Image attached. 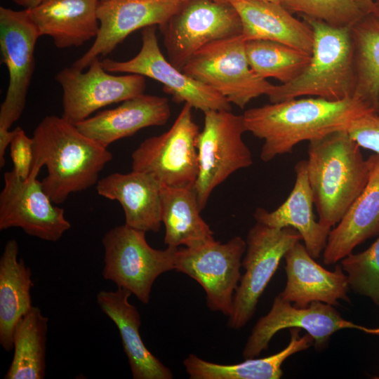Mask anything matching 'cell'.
<instances>
[{
    "instance_id": "cell-1",
    "label": "cell",
    "mask_w": 379,
    "mask_h": 379,
    "mask_svg": "<svg viewBox=\"0 0 379 379\" xmlns=\"http://www.w3.org/2000/svg\"><path fill=\"white\" fill-rule=\"evenodd\" d=\"M375 111L354 98L328 100L298 98L246 110V131L263 140L260 159L267 162L290 153L295 145L347 130L360 116Z\"/></svg>"
},
{
    "instance_id": "cell-2",
    "label": "cell",
    "mask_w": 379,
    "mask_h": 379,
    "mask_svg": "<svg viewBox=\"0 0 379 379\" xmlns=\"http://www.w3.org/2000/svg\"><path fill=\"white\" fill-rule=\"evenodd\" d=\"M33 161L29 177H37L46 166L42 187L55 204L69 195L97 184L99 174L112 159V154L82 133L62 116L48 115L33 133Z\"/></svg>"
},
{
    "instance_id": "cell-3",
    "label": "cell",
    "mask_w": 379,
    "mask_h": 379,
    "mask_svg": "<svg viewBox=\"0 0 379 379\" xmlns=\"http://www.w3.org/2000/svg\"><path fill=\"white\" fill-rule=\"evenodd\" d=\"M307 173L319 220L335 226L365 187L368 165L347 130L309 142Z\"/></svg>"
},
{
    "instance_id": "cell-4",
    "label": "cell",
    "mask_w": 379,
    "mask_h": 379,
    "mask_svg": "<svg viewBox=\"0 0 379 379\" xmlns=\"http://www.w3.org/2000/svg\"><path fill=\"white\" fill-rule=\"evenodd\" d=\"M313 31L309 64L294 80L274 85L267 95L270 102L303 96L328 100L353 98L354 72L350 27H335L304 18Z\"/></svg>"
},
{
    "instance_id": "cell-5",
    "label": "cell",
    "mask_w": 379,
    "mask_h": 379,
    "mask_svg": "<svg viewBox=\"0 0 379 379\" xmlns=\"http://www.w3.org/2000/svg\"><path fill=\"white\" fill-rule=\"evenodd\" d=\"M145 233L124 224L110 229L102 239L103 278L129 291L143 304L149 302L157 278L175 270L178 248L154 249L147 242Z\"/></svg>"
},
{
    "instance_id": "cell-6",
    "label": "cell",
    "mask_w": 379,
    "mask_h": 379,
    "mask_svg": "<svg viewBox=\"0 0 379 379\" xmlns=\"http://www.w3.org/2000/svg\"><path fill=\"white\" fill-rule=\"evenodd\" d=\"M204 113V127L197 142L199 171L193 186L201 210L216 187L253 164L252 153L243 140L246 131L243 116L231 110Z\"/></svg>"
},
{
    "instance_id": "cell-7",
    "label": "cell",
    "mask_w": 379,
    "mask_h": 379,
    "mask_svg": "<svg viewBox=\"0 0 379 379\" xmlns=\"http://www.w3.org/2000/svg\"><path fill=\"white\" fill-rule=\"evenodd\" d=\"M243 36L210 43L195 52L182 71L244 109L253 99L267 95L273 84L251 69Z\"/></svg>"
},
{
    "instance_id": "cell-8",
    "label": "cell",
    "mask_w": 379,
    "mask_h": 379,
    "mask_svg": "<svg viewBox=\"0 0 379 379\" xmlns=\"http://www.w3.org/2000/svg\"><path fill=\"white\" fill-rule=\"evenodd\" d=\"M193 107L184 103L171 127L145 139L131 154L132 171L154 177L163 185L193 187L199 164L197 142L200 132Z\"/></svg>"
},
{
    "instance_id": "cell-9",
    "label": "cell",
    "mask_w": 379,
    "mask_h": 379,
    "mask_svg": "<svg viewBox=\"0 0 379 379\" xmlns=\"http://www.w3.org/2000/svg\"><path fill=\"white\" fill-rule=\"evenodd\" d=\"M160 29L169 62L182 70L206 45L242 33L240 17L229 2L187 0Z\"/></svg>"
},
{
    "instance_id": "cell-10",
    "label": "cell",
    "mask_w": 379,
    "mask_h": 379,
    "mask_svg": "<svg viewBox=\"0 0 379 379\" xmlns=\"http://www.w3.org/2000/svg\"><path fill=\"white\" fill-rule=\"evenodd\" d=\"M300 234L292 227L277 229L256 223L249 230L241 266L244 274L235 291L228 326L239 329L253 317L258 300L286 253Z\"/></svg>"
},
{
    "instance_id": "cell-11",
    "label": "cell",
    "mask_w": 379,
    "mask_h": 379,
    "mask_svg": "<svg viewBox=\"0 0 379 379\" xmlns=\"http://www.w3.org/2000/svg\"><path fill=\"white\" fill-rule=\"evenodd\" d=\"M246 249V241L239 236L223 244L214 240L197 247L178 248L174 270L187 274L202 286L211 310L230 317Z\"/></svg>"
},
{
    "instance_id": "cell-12",
    "label": "cell",
    "mask_w": 379,
    "mask_h": 379,
    "mask_svg": "<svg viewBox=\"0 0 379 379\" xmlns=\"http://www.w3.org/2000/svg\"><path fill=\"white\" fill-rule=\"evenodd\" d=\"M38 29L27 9L0 7L1 60L8 72V85L0 107V131H8L20 117L35 67Z\"/></svg>"
},
{
    "instance_id": "cell-13",
    "label": "cell",
    "mask_w": 379,
    "mask_h": 379,
    "mask_svg": "<svg viewBox=\"0 0 379 379\" xmlns=\"http://www.w3.org/2000/svg\"><path fill=\"white\" fill-rule=\"evenodd\" d=\"M156 26L142 30V46L138 53L126 61L101 60L110 73L135 74L153 79L163 84V90L176 103H187L203 112L231 110V104L218 92L189 77L173 65L162 54L156 35Z\"/></svg>"
},
{
    "instance_id": "cell-14",
    "label": "cell",
    "mask_w": 379,
    "mask_h": 379,
    "mask_svg": "<svg viewBox=\"0 0 379 379\" xmlns=\"http://www.w3.org/2000/svg\"><path fill=\"white\" fill-rule=\"evenodd\" d=\"M86 72L72 67L58 72L55 79L62 89V117L73 124L113 103L124 102L144 93L143 76L114 75L106 71L98 58Z\"/></svg>"
},
{
    "instance_id": "cell-15",
    "label": "cell",
    "mask_w": 379,
    "mask_h": 379,
    "mask_svg": "<svg viewBox=\"0 0 379 379\" xmlns=\"http://www.w3.org/2000/svg\"><path fill=\"white\" fill-rule=\"evenodd\" d=\"M0 230L20 227L27 234L55 242L70 227L65 210L55 206L37 177L24 179L13 169L4 175Z\"/></svg>"
},
{
    "instance_id": "cell-16",
    "label": "cell",
    "mask_w": 379,
    "mask_h": 379,
    "mask_svg": "<svg viewBox=\"0 0 379 379\" xmlns=\"http://www.w3.org/2000/svg\"><path fill=\"white\" fill-rule=\"evenodd\" d=\"M300 328L312 338L316 348L325 347L330 337L344 328H355L368 333L369 328L343 318L333 305L312 302L306 307L292 305L279 295L273 300L270 312L255 324L243 350V357H258L268 348L274 335L284 328Z\"/></svg>"
},
{
    "instance_id": "cell-17",
    "label": "cell",
    "mask_w": 379,
    "mask_h": 379,
    "mask_svg": "<svg viewBox=\"0 0 379 379\" xmlns=\"http://www.w3.org/2000/svg\"><path fill=\"white\" fill-rule=\"evenodd\" d=\"M181 0H107L98 8L100 28L90 48L72 65L82 70L98 56L111 53L130 34L164 25L179 9Z\"/></svg>"
},
{
    "instance_id": "cell-18",
    "label": "cell",
    "mask_w": 379,
    "mask_h": 379,
    "mask_svg": "<svg viewBox=\"0 0 379 379\" xmlns=\"http://www.w3.org/2000/svg\"><path fill=\"white\" fill-rule=\"evenodd\" d=\"M286 284L279 295L298 307L312 302L336 305L338 300L350 302L347 277L341 265L329 271L317 263L300 241L285 254Z\"/></svg>"
},
{
    "instance_id": "cell-19",
    "label": "cell",
    "mask_w": 379,
    "mask_h": 379,
    "mask_svg": "<svg viewBox=\"0 0 379 379\" xmlns=\"http://www.w3.org/2000/svg\"><path fill=\"white\" fill-rule=\"evenodd\" d=\"M368 179L356 200L331 229L323 251L324 263L333 265L367 239L379 235V154L367 159Z\"/></svg>"
},
{
    "instance_id": "cell-20",
    "label": "cell",
    "mask_w": 379,
    "mask_h": 379,
    "mask_svg": "<svg viewBox=\"0 0 379 379\" xmlns=\"http://www.w3.org/2000/svg\"><path fill=\"white\" fill-rule=\"evenodd\" d=\"M170 117L167 98L143 93L75 125L85 135L107 148L112 142L142 128L164 125Z\"/></svg>"
},
{
    "instance_id": "cell-21",
    "label": "cell",
    "mask_w": 379,
    "mask_h": 379,
    "mask_svg": "<svg viewBox=\"0 0 379 379\" xmlns=\"http://www.w3.org/2000/svg\"><path fill=\"white\" fill-rule=\"evenodd\" d=\"M161 186L152 175L131 171L114 173L100 179L96 190L100 196L121 204L126 225L145 232H157L162 223Z\"/></svg>"
},
{
    "instance_id": "cell-22",
    "label": "cell",
    "mask_w": 379,
    "mask_h": 379,
    "mask_svg": "<svg viewBox=\"0 0 379 379\" xmlns=\"http://www.w3.org/2000/svg\"><path fill=\"white\" fill-rule=\"evenodd\" d=\"M295 172V183L287 199L272 211L258 208L254 218L256 222L270 227H292L297 230L308 253L316 259L323 253L331 228L315 220L306 160L297 163Z\"/></svg>"
},
{
    "instance_id": "cell-23",
    "label": "cell",
    "mask_w": 379,
    "mask_h": 379,
    "mask_svg": "<svg viewBox=\"0 0 379 379\" xmlns=\"http://www.w3.org/2000/svg\"><path fill=\"white\" fill-rule=\"evenodd\" d=\"M132 293L124 288L100 291L96 300L100 310L114 323L134 379H172L173 375L145 345L139 328L138 309L128 301Z\"/></svg>"
},
{
    "instance_id": "cell-24",
    "label": "cell",
    "mask_w": 379,
    "mask_h": 379,
    "mask_svg": "<svg viewBox=\"0 0 379 379\" xmlns=\"http://www.w3.org/2000/svg\"><path fill=\"white\" fill-rule=\"evenodd\" d=\"M100 0H44L27 8L41 36L58 48L80 46L98 35Z\"/></svg>"
},
{
    "instance_id": "cell-25",
    "label": "cell",
    "mask_w": 379,
    "mask_h": 379,
    "mask_svg": "<svg viewBox=\"0 0 379 379\" xmlns=\"http://www.w3.org/2000/svg\"><path fill=\"white\" fill-rule=\"evenodd\" d=\"M238 13L246 41L279 42L311 55L313 31L281 4L252 0H227Z\"/></svg>"
},
{
    "instance_id": "cell-26",
    "label": "cell",
    "mask_w": 379,
    "mask_h": 379,
    "mask_svg": "<svg viewBox=\"0 0 379 379\" xmlns=\"http://www.w3.org/2000/svg\"><path fill=\"white\" fill-rule=\"evenodd\" d=\"M18 254V242L10 239L0 258V345L8 352L13 349L16 324L33 306L32 271Z\"/></svg>"
},
{
    "instance_id": "cell-27",
    "label": "cell",
    "mask_w": 379,
    "mask_h": 379,
    "mask_svg": "<svg viewBox=\"0 0 379 379\" xmlns=\"http://www.w3.org/2000/svg\"><path fill=\"white\" fill-rule=\"evenodd\" d=\"M193 187L161 186V216L165 227L164 244L178 248L197 247L215 240L213 232L200 215Z\"/></svg>"
},
{
    "instance_id": "cell-28",
    "label": "cell",
    "mask_w": 379,
    "mask_h": 379,
    "mask_svg": "<svg viewBox=\"0 0 379 379\" xmlns=\"http://www.w3.org/2000/svg\"><path fill=\"white\" fill-rule=\"evenodd\" d=\"M290 342L280 352L261 359H246L230 365L215 364L190 354L184 361L186 372L191 379H279L283 375L281 365L296 352L308 349L314 343L307 333L300 336V328H291Z\"/></svg>"
},
{
    "instance_id": "cell-29",
    "label": "cell",
    "mask_w": 379,
    "mask_h": 379,
    "mask_svg": "<svg viewBox=\"0 0 379 379\" xmlns=\"http://www.w3.org/2000/svg\"><path fill=\"white\" fill-rule=\"evenodd\" d=\"M48 318L32 306L16 324L13 331L14 354L5 379H43Z\"/></svg>"
},
{
    "instance_id": "cell-30",
    "label": "cell",
    "mask_w": 379,
    "mask_h": 379,
    "mask_svg": "<svg viewBox=\"0 0 379 379\" xmlns=\"http://www.w3.org/2000/svg\"><path fill=\"white\" fill-rule=\"evenodd\" d=\"M350 31L355 81L353 98L375 110L379 93V21L368 13Z\"/></svg>"
},
{
    "instance_id": "cell-31",
    "label": "cell",
    "mask_w": 379,
    "mask_h": 379,
    "mask_svg": "<svg viewBox=\"0 0 379 379\" xmlns=\"http://www.w3.org/2000/svg\"><path fill=\"white\" fill-rule=\"evenodd\" d=\"M249 66L259 77L286 84L297 78L310 62L311 55L270 40L246 41Z\"/></svg>"
},
{
    "instance_id": "cell-32",
    "label": "cell",
    "mask_w": 379,
    "mask_h": 379,
    "mask_svg": "<svg viewBox=\"0 0 379 379\" xmlns=\"http://www.w3.org/2000/svg\"><path fill=\"white\" fill-rule=\"evenodd\" d=\"M290 13L335 27H350L366 15L354 0H283Z\"/></svg>"
},
{
    "instance_id": "cell-33",
    "label": "cell",
    "mask_w": 379,
    "mask_h": 379,
    "mask_svg": "<svg viewBox=\"0 0 379 379\" xmlns=\"http://www.w3.org/2000/svg\"><path fill=\"white\" fill-rule=\"evenodd\" d=\"M340 265L350 288L379 305V235L365 251L343 258Z\"/></svg>"
},
{
    "instance_id": "cell-34",
    "label": "cell",
    "mask_w": 379,
    "mask_h": 379,
    "mask_svg": "<svg viewBox=\"0 0 379 379\" xmlns=\"http://www.w3.org/2000/svg\"><path fill=\"white\" fill-rule=\"evenodd\" d=\"M347 132L361 148L379 154V114L372 111L360 116L351 124Z\"/></svg>"
},
{
    "instance_id": "cell-35",
    "label": "cell",
    "mask_w": 379,
    "mask_h": 379,
    "mask_svg": "<svg viewBox=\"0 0 379 379\" xmlns=\"http://www.w3.org/2000/svg\"><path fill=\"white\" fill-rule=\"evenodd\" d=\"M10 155L13 164V170L21 178L27 179L30 173L33 161V139L20 127L14 129L9 144Z\"/></svg>"
},
{
    "instance_id": "cell-36",
    "label": "cell",
    "mask_w": 379,
    "mask_h": 379,
    "mask_svg": "<svg viewBox=\"0 0 379 379\" xmlns=\"http://www.w3.org/2000/svg\"><path fill=\"white\" fill-rule=\"evenodd\" d=\"M361 11L365 13H371L373 9V0H354Z\"/></svg>"
},
{
    "instance_id": "cell-37",
    "label": "cell",
    "mask_w": 379,
    "mask_h": 379,
    "mask_svg": "<svg viewBox=\"0 0 379 379\" xmlns=\"http://www.w3.org/2000/svg\"><path fill=\"white\" fill-rule=\"evenodd\" d=\"M17 5L24 7L25 9L31 8L40 4L44 0H12Z\"/></svg>"
},
{
    "instance_id": "cell-38",
    "label": "cell",
    "mask_w": 379,
    "mask_h": 379,
    "mask_svg": "<svg viewBox=\"0 0 379 379\" xmlns=\"http://www.w3.org/2000/svg\"><path fill=\"white\" fill-rule=\"evenodd\" d=\"M371 13L379 21V0H373V9Z\"/></svg>"
},
{
    "instance_id": "cell-39",
    "label": "cell",
    "mask_w": 379,
    "mask_h": 379,
    "mask_svg": "<svg viewBox=\"0 0 379 379\" xmlns=\"http://www.w3.org/2000/svg\"><path fill=\"white\" fill-rule=\"evenodd\" d=\"M252 1H265V2H271V3H275V4H281L282 3L283 0H252Z\"/></svg>"
},
{
    "instance_id": "cell-40",
    "label": "cell",
    "mask_w": 379,
    "mask_h": 379,
    "mask_svg": "<svg viewBox=\"0 0 379 379\" xmlns=\"http://www.w3.org/2000/svg\"><path fill=\"white\" fill-rule=\"evenodd\" d=\"M375 112L379 114V93H378V95L377 98V102H376Z\"/></svg>"
},
{
    "instance_id": "cell-41",
    "label": "cell",
    "mask_w": 379,
    "mask_h": 379,
    "mask_svg": "<svg viewBox=\"0 0 379 379\" xmlns=\"http://www.w3.org/2000/svg\"><path fill=\"white\" fill-rule=\"evenodd\" d=\"M371 334L379 335V328H372Z\"/></svg>"
},
{
    "instance_id": "cell-42",
    "label": "cell",
    "mask_w": 379,
    "mask_h": 379,
    "mask_svg": "<svg viewBox=\"0 0 379 379\" xmlns=\"http://www.w3.org/2000/svg\"><path fill=\"white\" fill-rule=\"evenodd\" d=\"M181 1H187V0H181ZM212 1H218V2H227V1H228L227 0H212Z\"/></svg>"
},
{
    "instance_id": "cell-43",
    "label": "cell",
    "mask_w": 379,
    "mask_h": 379,
    "mask_svg": "<svg viewBox=\"0 0 379 379\" xmlns=\"http://www.w3.org/2000/svg\"><path fill=\"white\" fill-rule=\"evenodd\" d=\"M100 1H107V0H100Z\"/></svg>"
}]
</instances>
